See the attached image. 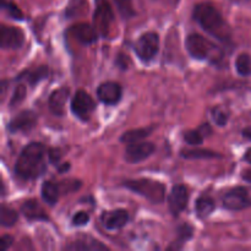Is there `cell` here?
<instances>
[{
	"label": "cell",
	"mask_w": 251,
	"mask_h": 251,
	"mask_svg": "<svg viewBox=\"0 0 251 251\" xmlns=\"http://www.w3.org/2000/svg\"><path fill=\"white\" fill-rule=\"evenodd\" d=\"M48 76H49L48 66L42 65L39 66V68L33 69V70H26L24 71V73L19 74L17 80H20V78H21V80H26L31 86H36L38 82L46 80Z\"/></svg>",
	"instance_id": "d6986e66"
},
{
	"label": "cell",
	"mask_w": 251,
	"mask_h": 251,
	"mask_svg": "<svg viewBox=\"0 0 251 251\" xmlns=\"http://www.w3.org/2000/svg\"><path fill=\"white\" fill-rule=\"evenodd\" d=\"M69 250H85V251H100V250H108V248L104 244L100 242V240L95 239V238L90 237V235H81L78 237L75 242L69 244L66 247Z\"/></svg>",
	"instance_id": "e0dca14e"
},
{
	"label": "cell",
	"mask_w": 251,
	"mask_h": 251,
	"mask_svg": "<svg viewBox=\"0 0 251 251\" xmlns=\"http://www.w3.org/2000/svg\"><path fill=\"white\" fill-rule=\"evenodd\" d=\"M153 130H154V126L140 127V129L129 130V131L124 132V134L122 135L120 141L124 142V144H134V142L142 141V140L146 139L147 136H150Z\"/></svg>",
	"instance_id": "ffe728a7"
},
{
	"label": "cell",
	"mask_w": 251,
	"mask_h": 251,
	"mask_svg": "<svg viewBox=\"0 0 251 251\" xmlns=\"http://www.w3.org/2000/svg\"><path fill=\"white\" fill-rule=\"evenodd\" d=\"M194 20L201 28L221 42H229L232 38V29L223 19L222 14L210 2H200L194 7Z\"/></svg>",
	"instance_id": "7a4b0ae2"
},
{
	"label": "cell",
	"mask_w": 251,
	"mask_h": 251,
	"mask_svg": "<svg viewBox=\"0 0 251 251\" xmlns=\"http://www.w3.org/2000/svg\"><path fill=\"white\" fill-rule=\"evenodd\" d=\"M235 69L240 76L251 75V56L249 54L243 53L235 60Z\"/></svg>",
	"instance_id": "d4e9b609"
},
{
	"label": "cell",
	"mask_w": 251,
	"mask_h": 251,
	"mask_svg": "<svg viewBox=\"0 0 251 251\" xmlns=\"http://www.w3.org/2000/svg\"><path fill=\"white\" fill-rule=\"evenodd\" d=\"M25 42V33L17 27L2 25L0 31V46L4 49H19Z\"/></svg>",
	"instance_id": "7c38bea8"
},
{
	"label": "cell",
	"mask_w": 251,
	"mask_h": 251,
	"mask_svg": "<svg viewBox=\"0 0 251 251\" xmlns=\"http://www.w3.org/2000/svg\"><path fill=\"white\" fill-rule=\"evenodd\" d=\"M41 194L44 202L48 203L49 206H54L56 202H58L59 186L56 185L54 181L46 180L43 184H42Z\"/></svg>",
	"instance_id": "7402d4cb"
},
{
	"label": "cell",
	"mask_w": 251,
	"mask_h": 251,
	"mask_svg": "<svg viewBox=\"0 0 251 251\" xmlns=\"http://www.w3.org/2000/svg\"><path fill=\"white\" fill-rule=\"evenodd\" d=\"M70 107L71 112L75 114V117L86 122V120L90 119L91 113L95 110L96 103L86 91L78 90L71 100Z\"/></svg>",
	"instance_id": "ba28073f"
},
{
	"label": "cell",
	"mask_w": 251,
	"mask_h": 251,
	"mask_svg": "<svg viewBox=\"0 0 251 251\" xmlns=\"http://www.w3.org/2000/svg\"><path fill=\"white\" fill-rule=\"evenodd\" d=\"M83 1H85V0H71L70 5H68V10H66V14L69 15L68 17H75L76 15L81 14V9H85L86 6H80V4H82Z\"/></svg>",
	"instance_id": "d6a6232c"
},
{
	"label": "cell",
	"mask_w": 251,
	"mask_h": 251,
	"mask_svg": "<svg viewBox=\"0 0 251 251\" xmlns=\"http://www.w3.org/2000/svg\"><path fill=\"white\" fill-rule=\"evenodd\" d=\"M48 150L41 142H31L24 147L15 163V173L22 179H37L47 171Z\"/></svg>",
	"instance_id": "6da1fadb"
},
{
	"label": "cell",
	"mask_w": 251,
	"mask_h": 251,
	"mask_svg": "<svg viewBox=\"0 0 251 251\" xmlns=\"http://www.w3.org/2000/svg\"><path fill=\"white\" fill-rule=\"evenodd\" d=\"M212 119L218 126H225L229 119V113L223 107H215L212 109Z\"/></svg>",
	"instance_id": "83f0119b"
},
{
	"label": "cell",
	"mask_w": 251,
	"mask_h": 251,
	"mask_svg": "<svg viewBox=\"0 0 251 251\" xmlns=\"http://www.w3.org/2000/svg\"><path fill=\"white\" fill-rule=\"evenodd\" d=\"M96 29L100 36L107 37L110 31L113 21H114V12L108 0H96V10L93 15Z\"/></svg>",
	"instance_id": "52a82bcc"
},
{
	"label": "cell",
	"mask_w": 251,
	"mask_h": 251,
	"mask_svg": "<svg viewBox=\"0 0 251 251\" xmlns=\"http://www.w3.org/2000/svg\"><path fill=\"white\" fill-rule=\"evenodd\" d=\"M129 222V213L126 210L105 211L100 216V223L107 230H118L124 228Z\"/></svg>",
	"instance_id": "4fadbf2b"
},
{
	"label": "cell",
	"mask_w": 251,
	"mask_h": 251,
	"mask_svg": "<svg viewBox=\"0 0 251 251\" xmlns=\"http://www.w3.org/2000/svg\"><path fill=\"white\" fill-rule=\"evenodd\" d=\"M69 95H70V90L68 87H60L50 93L48 107L51 114L55 117H63L65 113V105L69 100Z\"/></svg>",
	"instance_id": "9a60e30c"
},
{
	"label": "cell",
	"mask_w": 251,
	"mask_h": 251,
	"mask_svg": "<svg viewBox=\"0 0 251 251\" xmlns=\"http://www.w3.org/2000/svg\"><path fill=\"white\" fill-rule=\"evenodd\" d=\"M19 220V215L15 210L6 205H1L0 208V223L2 227H12Z\"/></svg>",
	"instance_id": "cb8c5ba5"
},
{
	"label": "cell",
	"mask_w": 251,
	"mask_h": 251,
	"mask_svg": "<svg viewBox=\"0 0 251 251\" xmlns=\"http://www.w3.org/2000/svg\"><path fill=\"white\" fill-rule=\"evenodd\" d=\"M21 213L28 221H48L46 211L37 200H27L22 203Z\"/></svg>",
	"instance_id": "ac0fdd59"
},
{
	"label": "cell",
	"mask_w": 251,
	"mask_h": 251,
	"mask_svg": "<svg viewBox=\"0 0 251 251\" xmlns=\"http://www.w3.org/2000/svg\"><path fill=\"white\" fill-rule=\"evenodd\" d=\"M0 242H1V250H7L14 243V238L11 235H2Z\"/></svg>",
	"instance_id": "e575fe53"
},
{
	"label": "cell",
	"mask_w": 251,
	"mask_h": 251,
	"mask_svg": "<svg viewBox=\"0 0 251 251\" xmlns=\"http://www.w3.org/2000/svg\"><path fill=\"white\" fill-rule=\"evenodd\" d=\"M37 114L32 110H22L16 117L10 120L7 129L12 134L16 132H28L37 125Z\"/></svg>",
	"instance_id": "30bf717a"
},
{
	"label": "cell",
	"mask_w": 251,
	"mask_h": 251,
	"mask_svg": "<svg viewBox=\"0 0 251 251\" xmlns=\"http://www.w3.org/2000/svg\"><path fill=\"white\" fill-rule=\"evenodd\" d=\"M205 139V135L200 131V129L198 130H189L184 134V140H185L186 144L191 145V146H199L203 142Z\"/></svg>",
	"instance_id": "484cf974"
},
{
	"label": "cell",
	"mask_w": 251,
	"mask_h": 251,
	"mask_svg": "<svg viewBox=\"0 0 251 251\" xmlns=\"http://www.w3.org/2000/svg\"><path fill=\"white\" fill-rule=\"evenodd\" d=\"M134 50L142 61H151L159 50V36L156 32H146L136 41Z\"/></svg>",
	"instance_id": "8992f818"
},
{
	"label": "cell",
	"mask_w": 251,
	"mask_h": 251,
	"mask_svg": "<svg viewBox=\"0 0 251 251\" xmlns=\"http://www.w3.org/2000/svg\"><path fill=\"white\" fill-rule=\"evenodd\" d=\"M181 157L186 159H212V158H222V154L218 152L211 151L205 149H194V150H183Z\"/></svg>",
	"instance_id": "603a6c76"
},
{
	"label": "cell",
	"mask_w": 251,
	"mask_h": 251,
	"mask_svg": "<svg viewBox=\"0 0 251 251\" xmlns=\"http://www.w3.org/2000/svg\"><path fill=\"white\" fill-rule=\"evenodd\" d=\"M123 185L132 193L142 196L153 205H161L166 200V186L161 181L153 179L140 178L124 181Z\"/></svg>",
	"instance_id": "3957f363"
},
{
	"label": "cell",
	"mask_w": 251,
	"mask_h": 251,
	"mask_svg": "<svg viewBox=\"0 0 251 251\" xmlns=\"http://www.w3.org/2000/svg\"><path fill=\"white\" fill-rule=\"evenodd\" d=\"M176 232H178V242L176 243H179L181 247L184 243H186L189 239H191V238H193L194 228L191 227L190 225H183L178 228V230H176Z\"/></svg>",
	"instance_id": "f546056e"
},
{
	"label": "cell",
	"mask_w": 251,
	"mask_h": 251,
	"mask_svg": "<svg viewBox=\"0 0 251 251\" xmlns=\"http://www.w3.org/2000/svg\"><path fill=\"white\" fill-rule=\"evenodd\" d=\"M189 203V190L185 185H174L168 196V205L172 215L179 216Z\"/></svg>",
	"instance_id": "8fae6325"
},
{
	"label": "cell",
	"mask_w": 251,
	"mask_h": 251,
	"mask_svg": "<svg viewBox=\"0 0 251 251\" xmlns=\"http://www.w3.org/2000/svg\"><path fill=\"white\" fill-rule=\"evenodd\" d=\"M185 46L189 54L198 60H210L212 63H218L222 58L220 49L212 42L199 33L189 34L186 37Z\"/></svg>",
	"instance_id": "277c9868"
},
{
	"label": "cell",
	"mask_w": 251,
	"mask_h": 251,
	"mask_svg": "<svg viewBox=\"0 0 251 251\" xmlns=\"http://www.w3.org/2000/svg\"><path fill=\"white\" fill-rule=\"evenodd\" d=\"M70 34L76 39L77 42H80L81 44H85V46H90V44L95 43L98 39V31L96 29V27H92L88 24H77L74 25L70 28Z\"/></svg>",
	"instance_id": "2e32d148"
},
{
	"label": "cell",
	"mask_w": 251,
	"mask_h": 251,
	"mask_svg": "<svg viewBox=\"0 0 251 251\" xmlns=\"http://www.w3.org/2000/svg\"><path fill=\"white\" fill-rule=\"evenodd\" d=\"M243 179H244L245 181H248V183H251V171H245L244 173H243Z\"/></svg>",
	"instance_id": "74e56055"
},
{
	"label": "cell",
	"mask_w": 251,
	"mask_h": 251,
	"mask_svg": "<svg viewBox=\"0 0 251 251\" xmlns=\"http://www.w3.org/2000/svg\"><path fill=\"white\" fill-rule=\"evenodd\" d=\"M123 96V88L118 82L108 81L103 82L97 88V97L102 103L108 105H114L120 102Z\"/></svg>",
	"instance_id": "5bb4252c"
},
{
	"label": "cell",
	"mask_w": 251,
	"mask_h": 251,
	"mask_svg": "<svg viewBox=\"0 0 251 251\" xmlns=\"http://www.w3.org/2000/svg\"><path fill=\"white\" fill-rule=\"evenodd\" d=\"M230 1H234V2H244V1H248V0H230Z\"/></svg>",
	"instance_id": "60d3db41"
},
{
	"label": "cell",
	"mask_w": 251,
	"mask_h": 251,
	"mask_svg": "<svg viewBox=\"0 0 251 251\" xmlns=\"http://www.w3.org/2000/svg\"><path fill=\"white\" fill-rule=\"evenodd\" d=\"M2 7L9 12V15L12 17V19L15 20L24 19V14H22V11L14 4V2H4V4H2Z\"/></svg>",
	"instance_id": "4dcf8cb0"
},
{
	"label": "cell",
	"mask_w": 251,
	"mask_h": 251,
	"mask_svg": "<svg viewBox=\"0 0 251 251\" xmlns=\"http://www.w3.org/2000/svg\"><path fill=\"white\" fill-rule=\"evenodd\" d=\"M243 135H244L247 139L251 140V127H247V129L243 130Z\"/></svg>",
	"instance_id": "ab89813d"
},
{
	"label": "cell",
	"mask_w": 251,
	"mask_h": 251,
	"mask_svg": "<svg viewBox=\"0 0 251 251\" xmlns=\"http://www.w3.org/2000/svg\"><path fill=\"white\" fill-rule=\"evenodd\" d=\"M156 151V146L152 142L139 141L127 145L125 150V161L129 163H140L153 154Z\"/></svg>",
	"instance_id": "9c48e42d"
},
{
	"label": "cell",
	"mask_w": 251,
	"mask_h": 251,
	"mask_svg": "<svg viewBox=\"0 0 251 251\" xmlns=\"http://www.w3.org/2000/svg\"><path fill=\"white\" fill-rule=\"evenodd\" d=\"M223 207L229 211H242L251 207V186H235L223 195Z\"/></svg>",
	"instance_id": "5b68a950"
},
{
	"label": "cell",
	"mask_w": 251,
	"mask_h": 251,
	"mask_svg": "<svg viewBox=\"0 0 251 251\" xmlns=\"http://www.w3.org/2000/svg\"><path fill=\"white\" fill-rule=\"evenodd\" d=\"M88 222H90V215L85 211H80L73 217V225L75 227H82V226L87 225Z\"/></svg>",
	"instance_id": "1f68e13d"
},
{
	"label": "cell",
	"mask_w": 251,
	"mask_h": 251,
	"mask_svg": "<svg viewBox=\"0 0 251 251\" xmlns=\"http://www.w3.org/2000/svg\"><path fill=\"white\" fill-rule=\"evenodd\" d=\"M216 203L211 196L202 195L196 200L195 211L199 218H206L215 211Z\"/></svg>",
	"instance_id": "44dd1931"
},
{
	"label": "cell",
	"mask_w": 251,
	"mask_h": 251,
	"mask_svg": "<svg viewBox=\"0 0 251 251\" xmlns=\"http://www.w3.org/2000/svg\"><path fill=\"white\" fill-rule=\"evenodd\" d=\"M70 169V163H63L60 167L58 168V171L60 172V173H65L66 171H69Z\"/></svg>",
	"instance_id": "8d00e7d4"
},
{
	"label": "cell",
	"mask_w": 251,
	"mask_h": 251,
	"mask_svg": "<svg viewBox=\"0 0 251 251\" xmlns=\"http://www.w3.org/2000/svg\"><path fill=\"white\" fill-rule=\"evenodd\" d=\"M154 2H159V4H163L166 6H171V7H176V5L179 4V0H152Z\"/></svg>",
	"instance_id": "d590c367"
},
{
	"label": "cell",
	"mask_w": 251,
	"mask_h": 251,
	"mask_svg": "<svg viewBox=\"0 0 251 251\" xmlns=\"http://www.w3.org/2000/svg\"><path fill=\"white\" fill-rule=\"evenodd\" d=\"M26 93H27V88L24 83H19L15 88L14 93H12V97L10 100V107H16L17 104L22 102V100L26 98Z\"/></svg>",
	"instance_id": "f1b7e54d"
},
{
	"label": "cell",
	"mask_w": 251,
	"mask_h": 251,
	"mask_svg": "<svg viewBox=\"0 0 251 251\" xmlns=\"http://www.w3.org/2000/svg\"><path fill=\"white\" fill-rule=\"evenodd\" d=\"M244 161H247L248 163L251 164V149L248 150L244 154Z\"/></svg>",
	"instance_id": "f35d334b"
},
{
	"label": "cell",
	"mask_w": 251,
	"mask_h": 251,
	"mask_svg": "<svg viewBox=\"0 0 251 251\" xmlns=\"http://www.w3.org/2000/svg\"><path fill=\"white\" fill-rule=\"evenodd\" d=\"M115 5L118 6V10L122 14L123 17L127 19V17L135 16V10L132 6V0H114Z\"/></svg>",
	"instance_id": "4316f807"
},
{
	"label": "cell",
	"mask_w": 251,
	"mask_h": 251,
	"mask_svg": "<svg viewBox=\"0 0 251 251\" xmlns=\"http://www.w3.org/2000/svg\"><path fill=\"white\" fill-rule=\"evenodd\" d=\"M48 159L51 164H56L60 162L61 153L58 149H49L48 150Z\"/></svg>",
	"instance_id": "836d02e7"
}]
</instances>
